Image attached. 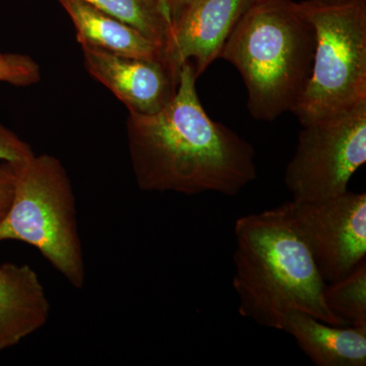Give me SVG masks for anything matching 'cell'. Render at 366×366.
Masks as SVG:
<instances>
[{
	"mask_svg": "<svg viewBox=\"0 0 366 366\" xmlns=\"http://www.w3.org/2000/svg\"><path fill=\"white\" fill-rule=\"evenodd\" d=\"M86 71L127 106L129 112L154 114L174 97L179 74L162 61L122 56L81 47Z\"/></svg>",
	"mask_w": 366,
	"mask_h": 366,
	"instance_id": "9",
	"label": "cell"
},
{
	"mask_svg": "<svg viewBox=\"0 0 366 366\" xmlns=\"http://www.w3.org/2000/svg\"><path fill=\"white\" fill-rule=\"evenodd\" d=\"M40 79V67L30 56L23 54H2L0 56V81L26 86L37 84Z\"/></svg>",
	"mask_w": 366,
	"mask_h": 366,
	"instance_id": "15",
	"label": "cell"
},
{
	"mask_svg": "<svg viewBox=\"0 0 366 366\" xmlns=\"http://www.w3.org/2000/svg\"><path fill=\"white\" fill-rule=\"evenodd\" d=\"M112 18L124 21L163 48L171 19L162 0H81Z\"/></svg>",
	"mask_w": 366,
	"mask_h": 366,
	"instance_id": "13",
	"label": "cell"
},
{
	"mask_svg": "<svg viewBox=\"0 0 366 366\" xmlns=\"http://www.w3.org/2000/svg\"><path fill=\"white\" fill-rule=\"evenodd\" d=\"M254 0H196L173 21L164 46L165 64L179 74L192 62L197 79L215 60Z\"/></svg>",
	"mask_w": 366,
	"mask_h": 366,
	"instance_id": "8",
	"label": "cell"
},
{
	"mask_svg": "<svg viewBox=\"0 0 366 366\" xmlns=\"http://www.w3.org/2000/svg\"><path fill=\"white\" fill-rule=\"evenodd\" d=\"M314 26L312 72L292 112L301 125L337 117L366 102V0L327 6L300 2Z\"/></svg>",
	"mask_w": 366,
	"mask_h": 366,
	"instance_id": "5",
	"label": "cell"
},
{
	"mask_svg": "<svg viewBox=\"0 0 366 366\" xmlns=\"http://www.w3.org/2000/svg\"><path fill=\"white\" fill-rule=\"evenodd\" d=\"M296 230L324 281H340L366 257V194H344L317 202H288Z\"/></svg>",
	"mask_w": 366,
	"mask_h": 366,
	"instance_id": "7",
	"label": "cell"
},
{
	"mask_svg": "<svg viewBox=\"0 0 366 366\" xmlns=\"http://www.w3.org/2000/svg\"><path fill=\"white\" fill-rule=\"evenodd\" d=\"M366 162V102L337 117L317 120L298 134L285 184L295 201L317 202L348 190Z\"/></svg>",
	"mask_w": 366,
	"mask_h": 366,
	"instance_id": "6",
	"label": "cell"
},
{
	"mask_svg": "<svg viewBox=\"0 0 366 366\" xmlns=\"http://www.w3.org/2000/svg\"><path fill=\"white\" fill-rule=\"evenodd\" d=\"M234 234L232 284L242 317L283 331L288 312L300 310L327 324L347 326L327 307V283L296 230L288 202L239 217Z\"/></svg>",
	"mask_w": 366,
	"mask_h": 366,
	"instance_id": "2",
	"label": "cell"
},
{
	"mask_svg": "<svg viewBox=\"0 0 366 366\" xmlns=\"http://www.w3.org/2000/svg\"><path fill=\"white\" fill-rule=\"evenodd\" d=\"M32 245L74 288L86 283L76 199L59 159L34 155L16 171L13 201L0 221V242Z\"/></svg>",
	"mask_w": 366,
	"mask_h": 366,
	"instance_id": "4",
	"label": "cell"
},
{
	"mask_svg": "<svg viewBox=\"0 0 366 366\" xmlns=\"http://www.w3.org/2000/svg\"><path fill=\"white\" fill-rule=\"evenodd\" d=\"M34 155L30 144L0 124V163H23Z\"/></svg>",
	"mask_w": 366,
	"mask_h": 366,
	"instance_id": "16",
	"label": "cell"
},
{
	"mask_svg": "<svg viewBox=\"0 0 366 366\" xmlns=\"http://www.w3.org/2000/svg\"><path fill=\"white\" fill-rule=\"evenodd\" d=\"M196 0H162L164 6L169 14L171 23H173Z\"/></svg>",
	"mask_w": 366,
	"mask_h": 366,
	"instance_id": "18",
	"label": "cell"
},
{
	"mask_svg": "<svg viewBox=\"0 0 366 366\" xmlns=\"http://www.w3.org/2000/svg\"><path fill=\"white\" fill-rule=\"evenodd\" d=\"M59 1L74 24L81 47L165 64L163 48L137 29L81 0Z\"/></svg>",
	"mask_w": 366,
	"mask_h": 366,
	"instance_id": "12",
	"label": "cell"
},
{
	"mask_svg": "<svg viewBox=\"0 0 366 366\" xmlns=\"http://www.w3.org/2000/svg\"><path fill=\"white\" fill-rule=\"evenodd\" d=\"M197 79L192 62H185L165 107L154 114L129 112V157L144 192L235 197L257 179L254 147L207 114Z\"/></svg>",
	"mask_w": 366,
	"mask_h": 366,
	"instance_id": "1",
	"label": "cell"
},
{
	"mask_svg": "<svg viewBox=\"0 0 366 366\" xmlns=\"http://www.w3.org/2000/svg\"><path fill=\"white\" fill-rule=\"evenodd\" d=\"M49 298L29 264H0V352L20 344L47 324Z\"/></svg>",
	"mask_w": 366,
	"mask_h": 366,
	"instance_id": "10",
	"label": "cell"
},
{
	"mask_svg": "<svg viewBox=\"0 0 366 366\" xmlns=\"http://www.w3.org/2000/svg\"><path fill=\"white\" fill-rule=\"evenodd\" d=\"M322 4L327 6H338V4H347V2L353 1V0H317Z\"/></svg>",
	"mask_w": 366,
	"mask_h": 366,
	"instance_id": "19",
	"label": "cell"
},
{
	"mask_svg": "<svg viewBox=\"0 0 366 366\" xmlns=\"http://www.w3.org/2000/svg\"><path fill=\"white\" fill-rule=\"evenodd\" d=\"M314 26L293 0H254L229 35L220 59L242 74L247 109L273 122L295 109L312 72Z\"/></svg>",
	"mask_w": 366,
	"mask_h": 366,
	"instance_id": "3",
	"label": "cell"
},
{
	"mask_svg": "<svg viewBox=\"0 0 366 366\" xmlns=\"http://www.w3.org/2000/svg\"><path fill=\"white\" fill-rule=\"evenodd\" d=\"M324 297L327 308L347 326L366 331L365 259L345 278L327 284Z\"/></svg>",
	"mask_w": 366,
	"mask_h": 366,
	"instance_id": "14",
	"label": "cell"
},
{
	"mask_svg": "<svg viewBox=\"0 0 366 366\" xmlns=\"http://www.w3.org/2000/svg\"><path fill=\"white\" fill-rule=\"evenodd\" d=\"M19 164L0 163V221L6 217L13 201Z\"/></svg>",
	"mask_w": 366,
	"mask_h": 366,
	"instance_id": "17",
	"label": "cell"
},
{
	"mask_svg": "<svg viewBox=\"0 0 366 366\" xmlns=\"http://www.w3.org/2000/svg\"><path fill=\"white\" fill-rule=\"evenodd\" d=\"M1 55H2V53H1V52H0V56H1Z\"/></svg>",
	"mask_w": 366,
	"mask_h": 366,
	"instance_id": "20",
	"label": "cell"
},
{
	"mask_svg": "<svg viewBox=\"0 0 366 366\" xmlns=\"http://www.w3.org/2000/svg\"><path fill=\"white\" fill-rule=\"evenodd\" d=\"M283 331L295 339L317 366H365L366 331L333 326L300 310H291Z\"/></svg>",
	"mask_w": 366,
	"mask_h": 366,
	"instance_id": "11",
	"label": "cell"
}]
</instances>
